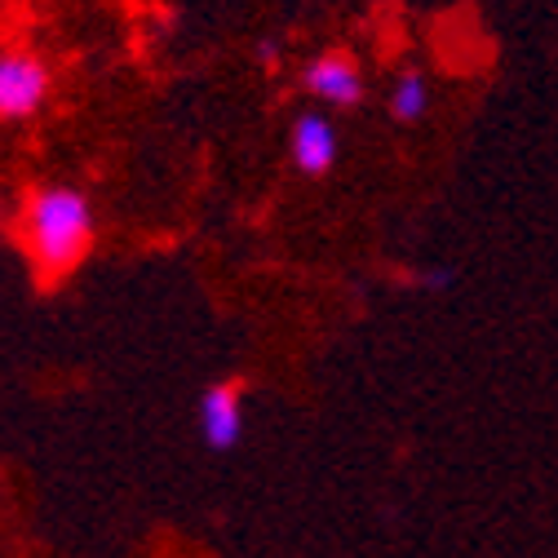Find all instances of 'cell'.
Masks as SVG:
<instances>
[{
    "label": "cell",
    "instance_id": "cell-6",
    "mask_svg": "<svg viewBox=\"0 0 558 558\" xmlns=\"http://www.w3.org/2000/svg\"><path fill=\"white\" fill-rule=\"evenodd\" d=\"M386 111H390V120H399V124L426 120V111H430V81H426L422 72H403V76L390 85Z\"/></svg>",
    "mask_w": 558,
    "mask_h": 558
},
{
    "label": "cell",
    "instance_id": "cell-1",
    "mask_svg": "<svg viewBox=\"0 0 558 558\" xmlns=\"http://www.w3.org/2000/svg\"><path fill=\"white\" fill-rule=\"evenodd\" d=\"M19 244L27 253L36 284L58 289L62 279H72L89 262V253L98 244L94 199L81 186H36L23 199Z\"/></svg>",
    "mask_w": 558,
    "mask_h": 558
},
{
    "label": "cell",
    "instance_id": "cell-4",
    "mask_svg": "<svg viewBox=\"0 0 558 558\" xmlns=\"http://www.w3.org/2000/svg\"><path fill=\"white\" fill-rule=\"evenodd\" d=\"M199 439L208 452H231L244 439V377L214 381L199 395Z\"/></svg>",
    "mask_w": 558,
    "mask_h": 558
},
{
    "label": "cell",
    "instance_id": "cell-3",
    "mask_svg": "<svg viewBox=\"0 0 558 558\" xmlns=\"http://www.w3.org/2000/svg\"><path fill=\"white\" fill-rule=\"evenodd\" d=\"M306 98L324 107H360L364 102V72L345 49H324L302 66Z\"/></svg>",
    "mask_w": 558,
    "mask_h": 558
},
{
    "label": "cell",
    "instance_id": "cell-2",
    "mask_svg": "<svg viewBox=\"0 0 558 558\" xmlns=\"http://www.w3.org/2000/svg\"><path fill=\"white\" fill-rule=\"evenodd\" d=\"M53 98L49 62L32 49H0V124H27Z\"/></svg>",
    "mask_w": 558,
    "mask_h": 558
},
{
    "label": "cell",
    "instance_id": "cell-7",
    "mask_svg": "<svg viewBox=\"0 0 558 558\" xmlns=\"http://www.w3.org/2000/svg\"><path fill=\"white\" fill-rule=\"evenodd\" d=\"M253 62L262 66V72H275V66L284 62V40H279V36H262L253 45Z\"/></svg>",
    "mask_w": 558,
    "mask_h": 558
},
{
    "label": "cell",
    "instance_id": "cell-5",
    "mask_svg": "<svg viewBox=\"0 0 558 558\" xmlns=\"http://www.w3.org/2000/svg\"><path fill=\"white\" fill-rule=\"evenodd\" d=\"M341 143H337V124L324 111H302L289 129V160L302 178H328L337 169Z\"/></svg>",
    "mask_w": 558,
    "mask_h": 558
}]
</instances>
